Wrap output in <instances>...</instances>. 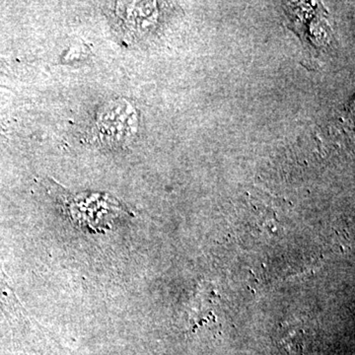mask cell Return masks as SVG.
<instances>
[{
    "label": "cell",
    "instance_id": "6da1fadb",
    "mask_svg": "<svg viewBox=\"0 0 355 355\" xmlns=\"http://www.w3.org/2000/svg\"><path fill=\"white\" fill-rule=\"evenodd\" d=\"M49 191L69 216L76 228L90 232L104 233L113 229L116 222L130 212L125 205L108 193H69L57 184L48 181Z\"/></svg>",
    "mask_w": 355,
    "mask_h": 355
}]
</instances>
